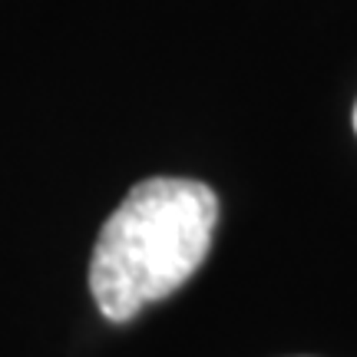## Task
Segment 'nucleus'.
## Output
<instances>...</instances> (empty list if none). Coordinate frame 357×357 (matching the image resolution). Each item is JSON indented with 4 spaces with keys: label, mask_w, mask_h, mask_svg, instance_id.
<instances>
[{
    "label": "nucleus",
    "mask_w": 357,
    "mask_h": 357,
    "mask_svg": "<svg viewBox=\"0 0 357 357\" xmlns=\"http://www.w3.org/2000/svg\"><path fill=\"white\" fill-rule=\"evenodd\" d=\"M218 199L195 178H146L106 218L89 258V291L109 321L136 318L178 291L205 261Z\"/></svg>",
    "instance_id": "1"
},
{
    "label": "nucleus",
    "mask_w": 357,
    "mask_h": 357,
    "mask_svg": "<svg viewBox=\"0 0 357 357\" xmlns=\"http://www.w3.org/2000/svg\"><path fill=\"white\" fill-rule=\"evenodd\" d=\"M354 129H357V109H354Z\"/></svg>",
    "instance_id": "2"
}]
</instances>
